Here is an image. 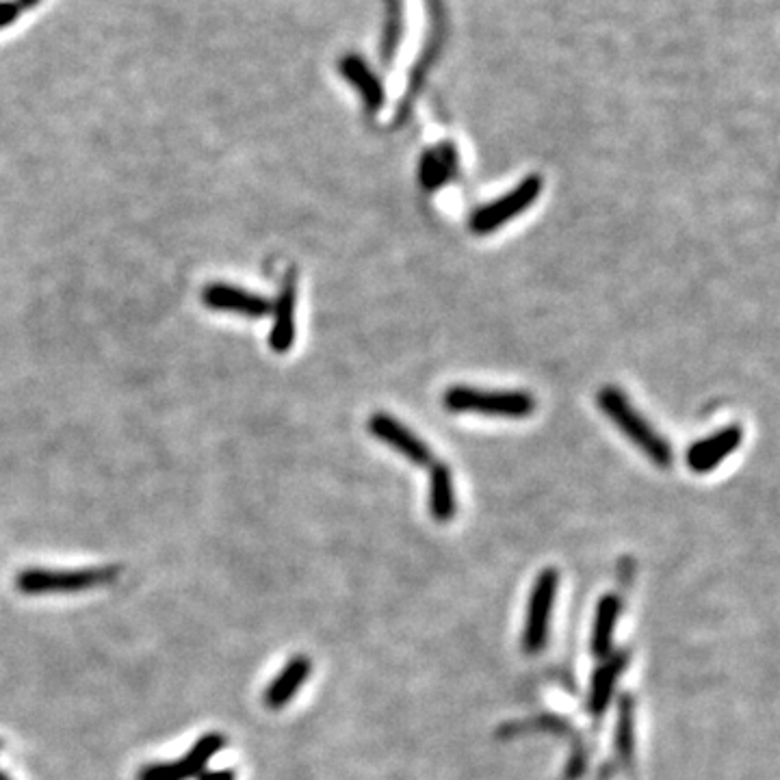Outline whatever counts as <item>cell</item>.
Listing matches in <instances>:
<instances>
[{
    "label": "cell",
    "instance_id": "obj_1",
    "mask_svg": "<svg viewBox=\"0 0 780 780\" xmlns=\"http://www.w3.org/2000/svg\"><path fill=\"white\" fill-rule=\"evenodd\" d=\"M596 403L607 419L614 423L620 432L646 455L650 462L657 464V466H663V468L672 464L670 442L663 438L657 429L631 406V401L627 399V395L622 393V390H618L614 386H605V388L598 390Z\"/></svg>",
    "mask_w": 780,
    "mask_h": 780
},
{
    "label": "cell",
    "instance_id": "obj_22",
    "mask_svg": "<svg viewBox=\"0 0 780 780\" xmlns=\"http://www.w3.org/2000/svg\"><path fill=\"white\" fill-rule=\"evenodd\" d=\"M22 9H31V7H37L42 0H18Z\"/></svg>",
    "mask_w": 780,
    "mask_h": 780
},
{
    "label": "cell",
    "instance_id": "obj_3",
    "mask_svg": "<svg viewBox=\"0 0 780 780\" xmlns=\"http://www.w3.org/2000/svg\"><path fill=\"white\" fill-rule=\"evenodd\" d=\"M120 577L117 566L78 568V570H46L26 568L16 577V588L22 594H74L100 585H109Z\"/></svg>",
    "mask_w": 780,
    "mask_h": 780
},
{
    "label": "cell",
    "instance_id": "obj_8",
    "mask_svg": "<svg viewBox=\"0 0 780 780\" xmlns=\"http://www.w3.org/2000/svg\"><path fill=\"white\" fill-rule=\"evenodd\" d=\"M741 440H744V429L739 425H728L722 427L720 432H715L713 436L694 442L685 455L689 471L700 475L715 471L728 455H733L739 449Z\"/></svg>",
    "mask_w": 780,
    "mask_h": 780
},
{
    "label": "cell",
    "instance_id": "obj_7",
    "mask_svg": "<svg viewBox=\"0 0 780 780\" xmlns=\"http://www.w3.org/2000/svg\"><path fill=\"white\" fill-rule=\"evenodd\" d=\"M297 273L289 271L282 289L278 293L276 304H271V332L269 347L273 354H286L291 351L297 338Z\"/></svg>",
    "mask_w": 780,
    "mask_h": 780
},
{
    "label": "cell",
    "instance_id": "obj_9",
    "mask_svg": "<svg viewBox=\"0 0 780 780\" xmlns=\"http://www.w3.org/2000/svg\"><path fill=\"white\" fill-rule=\"evenodd\" d=\"M369 432L414 464L423 466L432 462V449H429L412 429L393 419L390 414L375 412L369 419Z\"/></svg>",
    "mask_w": 780,
    "mask_h": 780
},
{
    "label": "cell",
    "instance_id": "obj_4",
    "mask_svg": "<svg viewBox=\"0 0 780 780\" xmlns=\"http://www.w3.org/2000/svg\"><path fill=\"white\" fill-rule=\"evenodd\" d=\"M542 187H544L542 176L538 174L527 176L523 182H518L510 193L503 195V198L479 206L471 215V219H468V228H471L473 234H479V237L497 232L507 224V221L523 215L527 208L540 198Z\"/></svg>",
    "mask_w": 780,
    "mask_h": 780
},
{
    "label": "cell",
    "instance_id": "obj_10",
    "mask_svg": "<svg viewBox=\"0 0 780 780\" xmlns=\"http://www.w3.org/2000/svg\"><path fill=\"white\" fill-rule=\"evenodd\" d=\"M338 72H341L345 81L354 85V89L358 91V96L362 98L364 107H367L369 113H375L384 107V102H386L384 85L380 81V76L371 70V65L362 57L345 55L341 59V63H338Z\"/></svg>",
    "mask_w": 780,
    "mask_h": 780
},
{
    "label": "cell",
    "instance_id": "obj_5",
    "mask_svg": "<svg viewBox=\"0 0 780 780\" xmlns=\"http://www.w3.org/2000/svg\"><path fill=\"white\" fill-rule=\"evenodd\" d=\"M559 590V572L555 568H544L533 588L527 603V618L523 629V648L529 655H538L549 640L551 614Z\"/></svg>",
    "mask_w": 780,
    "mask_h": 780
},
{
    "label": "cell",
    "instance_id": "obj_13",
    "mask_svg": "<svg viewBox=\"0 0 780 780\" xmlns=\"http://www.w3.org/2000/svg\"><path fill=\"white\" fill-rule=\"evenodd\" d=\"M458 510L455 503L453 473L445 462H434L429 468V514L438 523H449Z\"/></svg>",
    "mask_w": 780,
    "mask_h": 780
},
{
    "label": "cell",
    "instance_id": "obj_17",
    "mask_svg": "<svg viewBox=\"0 0 780 780\" xmlns=\"http://www.w3.org/2000/svg\"><path fill=\"white\" fill-rule=\"evenodd\" d=\"M226 746V737L219 735V733H208L204 737H200L198 741H195L193 748L182 757V761L187 763L191 776H200L204 772L206 763L211 761L215 754Z\"/></svg>",
    "mask_w": 780,
    "mask_h": 780
},
{
    "label": "cell",
    "instance_id": "obj_24",
    "mask_svg": "<svg viewBox=\"0 0 780 780\" xmlns=\"http://www.w3.org/2000/svg\"><path fill=\"white\" fill-rule=\"evenodd\" d=\"M0 748H3V744H0Z\"/></svg>",
    "mask_w": 780,
    "mask_h": 780
},
{
    "label": "cell",
    "instance_id": "obj_19",
    "mask_svg": "<svg viewBox=\"0 0 780 780\" xmlns=\"http://www.w3.org/2000/svg\"><path fill=\"white\" fill-rule=\"evenodd\" d=\"M139 780H187L193 778L189 767L185 761H174V763H152L146 765L137 776Z\"/></svg>",
    "mask_w": 780,
    "mask_h": 780
},
{
    "label": "cell",
    "instance_id": "obj_23",
    "mask_svg": "<svg viewBox=\"0 0 780 780\" xmlns=\"http://www.w3.org/2000/svg\"><path fill=\"white\" fill-rule=\"evenodd\" d=\"M0 780H11V778L5 772H0Z\"/></svg>",
    "mask_w": 780,
    "mask_h": 780
},
{
    "label": "cell",
    "instance_id": "obj_12",
    "mask_svg": "<svg viewBox=\"0 0 780 780\" xmlns=\"http://www.w3.org/2000/svg\"><path fill=\"white\" fill-rule=\"evenodd\" d=\"M458 150L453 143L445 141L436 148L423 152L419 163V180L425 191H436L458 174Z\"/></svg>",
    "mask_w": 780,
    "mask_h": 780
},
{
    "label": "cell",
    "instance_id": "obj_14",
    "mask_svg": "<svg viewBox=\"0 0 780 780\" xmlns=\"http://www.w3.org/2000/svg\"><path fill=\"white\" fill-rule=\"evenodd\" d=\"M627 661H629L627 653L609 655V657H605L603 666L594 672L592 685H590V696H588V711L592 715H603L607 711L620 674L624 668H627Z\"/></svg>",
    "mask_w": 780,
    "mask_h": 780
},
{
    "label": "cell",
    "instance_id": "obj_21",
    "mask_svg": "<svg viewBox=\"0 0 780 780\" xmlns=\"http://www.w3.org/2000/svg\"><path fill=\"white\" fill-rule=\"evenodd\" d=\"M237 776H234L232 770H217V772H202L200 774V780H234Z\"/></svg>",
    "mask_w": 780,
    "mask_h": 780
},
{
    "label": "cell",
    "instance_id": "obj_15",
    "mask_svg": "<svg viewBox=\"0 0 780 780\" xmlns=\"http://www.w3.org/2000/svg\"><path fill=\"white\" fill-rule=\"evenodd\" d=\"M618 616H620V598L614 594L603 596L601 601H598L594 629H592V653L598 659H605L611 655Z\"/></svg>",
    "mask_w": 780,
    "mask_h": 780
},
{
    "label": "cell",
    "instance_id": "obj_6",
    "mask_svg": "<svg viewBox=\"0 0 780 780\" xmlns=\"http://www.w3.org/2000/svg\"><path fill=\"white\" fill-rule=\"evenodd\" d=\"M202 304L211 310L232 312V315L247 319L271 317V302L265 295H258L226 282L206 284L202 289Z\"/></svg>",
    "mask_w": 780,
    "mask_h": 780
},
{
    "label": "cell",
    "instance_id": "obj_20",
    "mask_svg": "<svg viewBox=\"0 0 780 780\" xmlns=\"http://www.w3.org/2000/svg\"><path fill=\"white\" fill-rule=\"evenodd\" d=\"M22 7L18 0H0V31L7 29L22 16Z\"/></svg>",
    "mask_w": 780,
    "mask_h": 780
},
{
    "label": "cell",
    "instance_id": "obj_11",
    "mask_svg": "<svg viewBox=\"0 0 780 780\" xmlns=\"http://www.w3.org/2000/svg\"><path fill=\"white\" fill-rule=\"evenodd\" d=\"M310 672H312V663L306 655L293 657L267 687L265 705L273 711L289 705V702L297 696L299 689H302V685L306 683Z\"/></svg>",
    "mask_w": 780,
    "mask_h": 780
},
{
    "label": "cell",
    "instance_id": "obj_2",
    "mask_svg": "<svg viewBox=\"0 0 780 780\" xmlns=\"http://www.w3.org/2000/svg\"><path fill=\"white\" fill-rule=\"evenodd\" d=\"M442 403L449 412H475L501 419H527L536 410V399L525 390H490L475 386H451Z\"/></svg>",
    "mask_w": 780,
    "mask_h": 780
},
{
    "label": "cell",
    "instance_id": "obj_18",
    "mask_svg": "<svg viewBox=\"0 0 780 780\" xmlns=\"http://www.w3.org/2000/svg\"><path fill=\"white\" fill-rule=\"evenodd\" d=\"M386 22H384V37H382V59L390 63L395 57V50L401 42L403 33V0H386Z\"/></svg>",
    "mask_w": 780,
    "mask_h": 780
},
{
    "label": "cell",
    "instance_id": "obj_16",
    "mask_svg": "<svg viewBox=\"0 0 780 780\" xmlns=\"http://www.w3.org/2000/svg\"><path fill=\"white\" fill-rule=\"evenodd\" d=\"M614 744H616V754L620 757V761L629 763L633 759V750H635V709H633L631 696L620 698Z\"/></svg>",
    "mask_w": 780,
    "mask_h": 780
}]
</instances>
